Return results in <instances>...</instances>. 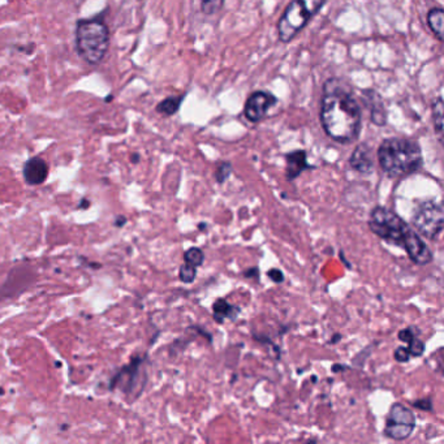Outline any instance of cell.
Returning a JSON list of instances; mask_svg holds the SVG:
<instances>
[{
    "mask_svg": "<svg viewBox=\"0 0 444 444\" xmlns=\"http://www.w3.org/2000/svg\"><path fill=\"white\" fill-rule=\"evenodd\" d=\"M427 25L434 33L435 37L441 42L444 40V10L442 8H433L427 15Z\"/></svg>",
    "mask_w": 444,
    "mask_h": 444,
    "instance_id": "16",
    "label": "cell"
},
{
    "mask_svg": "<svg viewBox=\"0 0 444 444\" xmlns=\"http://www.w3.org/2000/svg\"><path fill=\"white\" fill-rule=\"evenodd\" d=\"M343 335L341 334H334L332 338L330 339L329 344H338L339 341L341 340Z\"/></svg>",
    "mask_w": 444,
    "mask_h": 444,
    "instance_id": "30",
    "label": "cell"
},
{
    "mask_svg": "<svg viewBox=\"0 0 444 444\" xmlns=\"http://www.w3.org/2000/svg\"><path fill=\"white\" fill-rule=\"evenodd\" d=\"M232 174V165L230 162H222L215 170L216 183L223 184Z\"/></svg>",
    "mask_w": 444,
    "mask_h": 444,
    "instance_id": "22",
    "label": "cell"
},
{
    "mask_svg": "<svg viewBox=\"0 0 444 444\" xmlns=\"http://www.w3.org/2000/svg\"><path fill=\"white\" fill-rule=\"evenodd\" d=\"M378 162L390 177H404L415 174L424 165L420 144L406 137H391L378 147Z\"/></svg>",
    "mask_w": 444,
    "mask_h": 444,
    "instance_id": "2",
    "label": "cell"
},
{
    "mask_svg": "<svg viewBox=\"0 0 444 444\" xmlns=\"http://www.w3.org/2000/svg\"><path fill=\"white\" fill-rule=\"evenodd\" d=\"M147 361V356H135L132 361L121 367L110 382V390H120L126 395H141L146 385V374L144 365Z\"/></svg>",
    "mask_w": 444,
    "mask_h": 444,
    "instance_id": "6",
    "label": "cell"
},
{
    "mask_svg": "<svg viewBox=\"0 0 444 444\" xmlns=\"http://www.w3.org/2000/svg\"><path fill=\"white\" fill-rule=\"evenodd\" d=\"M349 165L358 174L370 175L374 170L373 151L367 144H360L349 158Z\"/></svg>",
    "mask_w": 444,
    "mask_h": 444,
    "instance_id": "12",
    "label": "cell"
},
{
    "mask_svg": "<svg viewBox=\"0 0 444 444\" xmlns=\"http://www.w3.org/2000/svg\"><path fill=\"white\" fill-rule=\"evenodd\" d=\"M367 224L370 231L379 239L397 246H403L406 233L412 230L395 212L383 206H376L371 210Z\"/></svg>",
    "mask_w": 444,
    "mask_h": 444,
    "instance_id": "5",
    "label": "cell"
},
{
    "mask_svg": "<svg viewBox=\"0 0 444 444\" xmlns=\"http://www.w3.org/2000/svg\"><path fill=\"white\" fill-rule=\"evenodd\" d=\"M201 3V10L205 15H215L222 10L224 6V0H200Z\"/></svg>",
    "mask_w": 444,
    "mask_h": 444,
    "instance_id": "20",
    "label": "cell"
},
{
    "mask_svg": "<svg viewBox=\"0 0 444 444\" xmlns=\"http://www.w3.org/2000/svg\"><path fill=\"white\" fill-rule=\"evenodd\" d=\"M184 261L193 267H201L205 262V254L200 248H191L184 253Z\"/></svg>",
    "mask_w": 444,
    "mask_h": 444,
    "instance_id": "19",
    "label": "cell"
},
{
    "mask_svg": "<svg viewBox=\"0 0 444 444\" xmlns=\"http://www.w3.org/2000/svg\"><path fill=\"white\" fill-rule=\"evenodd\" d=\"M320 123L334 141L350 144L361 132V110L352 90L340 78H330L323 87Z\"/></svg>",
    "mask_w": 444,
    "mask_h": 444,
    "instance_id": "1",
    "label": "cell"
},
{
    "mask_svg": "<svg viewBox=\"0 0 444 444\" xmlns=\"http://www.w3.org/2000/svg\"><path fill=\"white\" fill-rule=\"evenodd\" d=\"M49 171L47 162L40 156H34V158H30L29 161L24 165L22 175L27 184L40 185L47 180Z\"/></svg>",
    "mask_w": 444,
    "mask_h": 444,
    "instance_id": "11",
    "label": "cell"
},
{
    "mask_svg": "<svg viewBox=\"0 0 444 444\" xmlns=\"http://www.w3.org/2000/svg\"><path fill=\"white\" fill-rule=\"evenodd\" d=\"M184 97H168L163 99L158 106L156 111L165 116H172L179 111Z\"/></svg>",
    "mask_w": 444,
    "mask_h": 444,
    "instance_id": "17",
    "label": "cell"
},
{
    "mask_svg": "<svg viewBox=\"0 0 444 444\" xmlns=\"http://www.w3.org/2000/svg\"><path fill=\"white\" fill-rule=\"evenodd\" d=\"M198 228H200V230H203V228H206V223H200V225H198Z\"/></svg>",
    "mask_w": 444,
    "mask_h": 444,
    "instance_id": "33",
    "label": "cell"
},
{
    "mask_svg": "<svg viewBox=\"0 0 444 444\" xmlns=\"http://www.w3.org/2000/svg\"><path fill=\"white\" fill-rule=\"evenodd\" d=\"M365 99L370 110V120L373 124L378 126H383L387 123L386 107L383 105V101L377 91L374 90H365Z\"/></svg>",
    "mask_w": 444,
    "mask_h": 444,
    "instance_id": "14",
    "label": "cell"
},
{
    "mask_svg": "<svg viewBox=\"0 0 444 444\" xmlns=\"http://www.w3.org/2000/svg\"><path fill=\"white\" fill-rule=\"evenodd\" d=\"M278 103V98L267 91H256L249 96L244 107V115L251 121L257 123L269 114L272 107Z\"/></svg>",
    "mask_w": 444,
    "mask_h": 444,
    "instance_id": "9",
    "label": "cell"
},
{
    "mask_svg": "<svg viewBox=\"0 0 444 444\" xmlns=\"http://www.w3.org/2000/svg\"><path fill=\"white\" fill-rule=\"evenodd\" d=\"M179 278L185 284L193 283L195 278H197V267H193V266L185 263L179 270Z\"/></svg>",
    "mask_w": 444,
    "mask_h": 444,
    "instance_id": "21",
    "label": "cell"
},
{
    "mask_svg": "<svg viewBox=\"0 0 444 444\" xmlns=\"http://www.w3.org/2000/svg\"><path fill=\"white\" fill-rule=\"evenodd\" d=\"M443 99L442 97L436 98L433 103V123L436 133L439 135H442L443 132Z\"/></svg>",
    "mask_w": 444,
    "mask_h": 444,
    "instance_id": "18",
    "label": "cell"
},
{
    "mask_svg": "<svg viewBox=\"0 0 444 444\" xmlns=\"http://www.w3.org/2000/svg\"><path fill=\"white\" fill-rule=\"evenodd\" d=\"M242 313V309L239 306H235L230 304L225 299H218L213 304V316L214 319L218 323H223L225 319L237 318Z\"/></svg>",
    "mask_w": 444,
    "mask_h": 444,
    "instance_id": "15",
    "label": "cell"
},
{
    "mask_svg": "<svg viewBox=\"0 0 444 444\" xmlns=\"http://www.w3.org/2000/svg\"><path fill=\"white\" fill-rule=\"evenodd\" d=\"M418 335H420V330L417 329V327H413V326H410V327H406V329L399 331L397 338H399L400 341H403V343H409L412 339L417 338Z\"/></svg>",
    "mask_w": 444,
    "mask_h": 444,
    "instance_id": "24",
    "label": "cell"
},
{
    "mask_svg": "<svg viewBox=\"0 0 444 444\" xmlns=\"http://www.w3.org/2000/svg\"><path fill=\"white\" fill-rule=\"evenodd\" d=\"M412 225L425 239L434 240L443 231V206L435 201H424L417 205L412 214Z\"/></svg>",
    "mask_w": 444,
    "mask_h": 444,
    "instance_id": "7",
    "label": "cell"
},
{
    "mask_svg": "<svg viewBox=\"0 0 444 444\" xmlns=\"http://www.w3.org/2000/svg\"><path fill=\"white\" fill-rule=\"evenodd\" d=\"M110 46V31L98 19L81 20L76 28V49L89 64H98L106 57Z\"/></svg>",
    "mask_w": 444,
    "mask_h": 444,
    "instance_id": "3",
    "label": "cell"
},
{
    "mask_svg": "<svg viewBox=\"0 0 444 444\" xmlns=\"http://www.w3.org/2000/svg\"><path fill=\"white\" fill-rule=\"evenodd\" d=\"M286 162H287L286 177H287L288 182L297 179L304 171L311 168L309 163H308V155H306L305 150L290 151V153L286 155Z\"/></svg>",
    "mask_w": 444,
    "mask_h": 444,
    "instance_id": "13",
    "label": "cell"
},
{
    "mask_svg": "<svg viewBox=\"0 0 444 444\" xmlns=\"http://www.w3.org/2000/svg\"><path fill=\"white\" fill-rule=\"evenodd\" d=\"M425 343L418 338L412 339L408 343V350L410 357H421L425 353Z\"/></svg>",
    "mask_w": 444,
    "mask_h": 444,
    "instance_id": "23",
    "label": "cell"
},
{
    "mask_svg": "<svg viewBox=\"0 0 444 444\" xmlns=\"http://www.w3.org/2000/svg\"><path fill=\"white\" fill-rule=\"evenodd\" d=\"M415 429V415L408 406L395 403L390 408L383 434L394 441H406L413 434Z\"/></svg>",
    "mask_w": 444,
    "mask_h": 444,
    "instance_id": "8",
    "label": "cell"
},
{
    "mask_svg": "<svg viewBox=\"0 0 444 444\" xmlns=\"http://www.w3.org/2000/svg\"><path fill=\"white\" fill-rule=\"evenodd\" d=\"M126 223V216H123V215H120V216H119V218H117V219H116L115 221V225L116 227H123V225H124Z\"/></svg>",
    "mask_w": 444,
    "mask_h": 444,
    "instance_id": "31",
    "label": "cell"
},
{
    "mask_svg": "<svg viewBox=\"0 0 444 444\" xmlns=\"http://www.w3.org/2000/svg\"><path fill=\"white\" fill-rule=\"evenodd\" d=\"M348 367L346 365H341V364H334L332 367H331V370L334 371V373H340V371H343V370H347Z\"/></svg>",
    "mask_w": 444,
    "mask_h": 444,
    "instance_id": "29",
    "label": "cell"
},
{
    "mask_svg": "<svg viewBox=\"0 0 444 444\" xmlns=\"http://www.w3.org/2000/svg\"><path fill=\"white\" fill-rule=\"evenodd\" d=\"M132 161H133V163H137V162L140 161V156L137 154L133 155V156H132Z\"/></svg>",
    "mask_w": 444,
    "mask_h": 444,
    "instance_id": "32",
    "label": "cell"
},
{
    "mask_svg": "<svg viewBox=\"0 0 444 444\" xmlns=\"http://www.w3.org/2000/svg\"><path fill=\"white\" fill-rule=\"evenodd\" d=\"M244 276L246 278V279H257L260 278V269L258 267H251V269H248L246 271H244Z\"/></svg>",
    "mask_w": 444,
    "mask_h": 444,
    "instance_id": "28",
    "label": "cell"
},
{
    "mask_svg": "<svg viewBox=\"0 0 444 444\" xmlns=\"http://www.w3.org/2000/svg\"><path fill=\"white\" fill-rule=\"evenodd\" d=\"M326 0H292L278 22L280 42L288 43L317 15Z\"/></svg>",
    "mask_w": 444,
    "mask_h": 444,
    "instance_id": "4",
    "label": "cell"
},
{
    "mask_svg": "<svg viewBox=\"0 0 444 444\" xmlns=\"http://www.w3.org/2000/svg\"><path fill=\"white\" fill-rule=\"evenodd\" d=\"M401 248L406 249L408 257L417 266H426L431 263L434 258L431 249L426 245V242L421 239V236H418V233L413 230L406 233Z\"/></svg>",
    "mask_w": 444,
    "mask_h": 444,
    "instance_id": "10",
    "label": "cell"
},
{
    "mask_svg": "<svg viewBox=\"0 0 444 444\" xmlns=\"http://www.w3.org/2000/svg\"><path fill=\"white\" fill-rule=\"evenodd\" d=\"M412 406L420 409V410H426V412H433V401L430 397H426V399H420V400H415L412 403Z\"/></svg>",
    "mask_w": 444,
    "mask_h": 444,
    "instance_id": "26",
    "label": "cell"
},
{
    "mask_svg": "<svg viewBox=\"0 0 444 444\" xmlns=\"http://www.w3.org/2000/svg\"><path fill=\"white\" fill-rule=\"evenodd\" d=\"M267 276L274 283H283L284 279H286L283 271L279 270V269H270V270L267 271Z\"/></svg>",
    "mask_w": 444,
    "mask_h": 444,
    "instance_id": "27",
    "label": "cell"
},
{
    "mask_svg": "<svg viewBox=\"0 0 444 444\" xmlns=\"http://www.w3.org/2000/svg\"><path fill=\"white\" fill-rule=\"evenodd\" d=\"M394 357H395L397 362H400V364H406V362H409V360H410V353H409L408 348L399 347L396 348L395 353H394Z\"/></svg>",
    "mask_w": 444,
    "mask_h": 444,
    "instance_id": "25",
    "label": "cell"
}]
</instances>
